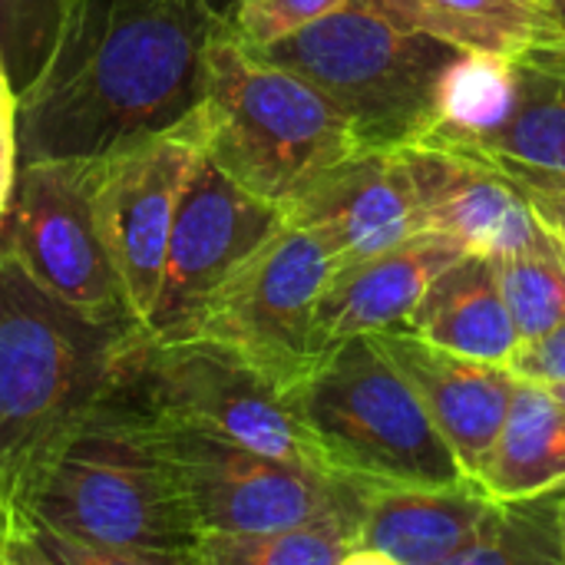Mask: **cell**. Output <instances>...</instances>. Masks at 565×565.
<instances>
[{"label":"cell","instance_id":"36","mask_svg":"<svg viewBox=\"0 0 565 565\" xmlns=\"http://www.w3.org/2000/svg\"><path fill=\"white\" fill-rule=\"evenodd\" d=\"M530 60H533V56H530ZM543 66H546V63H543ZM550 70H556V66H550ZM559 73H565V70H559Z\"/></svg>","mask_w":565,"mask_h":565},{"label":"cell","instance_id":"11","mask_svg":"<svg viewBox=\"0 0 565 565\" xmlns=\"http://www.w3.org/2000/svg\"><path fill=\"white\" fill-rule=\"evenodd\" d=\"M427 139L470 149L510 175L565 179V73L526 53H463Z\"/></svg>","mask_w":565,"mask_h":565},{"label":"cell","instance_id":"37","mask_svg":"<svg viewBox=\"0 0 565 565\" xmlns=\"http://www.w3.org/2000/svg\"><path fill=\"white\" fill-rule=\"evenodd\" d=\"M225 3H228V10H232V3H235V0H225Z\"/></svg>","mask_w":565,"mask_h":565},{"label":"cell","instance_id":"18","mask_svg":"<svg viewBox=\"0 0 565 565\" xmlns=\"http://www.w3.org/2000/svg\"><path fill=\"white\" fill-rule=\"evenodd\" d=\"M490 497L477 480L454 487H367L351 565H450L480 530Z\"/></svg>","mask_w":565,"mask_h":565},{"label":"cell","instance_id":"29","mask_svg":"<svg viewBox=\"0 0 565 565\" xmlns=\"http://www.w3.org/2000/svg\"><path fill=\"white\" fill-rule=\"evenodd\" d=\"M20 172V129H17V93L0 99V218L10 205Z\"/></svg>","mask_w":565,"mask_h":565},{"label":"cell","instance_id":"13","mask_svg":"<svg viewBox=\"0 0 565 565\" xmlns=\"http://www.w3.org/2000/svg\"><path fill=\"white\" fill-rule=\"evenodd\" d=\"M285 222L288 215L281 209L238 185L202 152L172 222L146 334L152 341L189 338L209 298Z\"/></svg>","mask_w":565,"mask_h":565},{"label":"cell","instance_id":"24","mask_svg":"<svg viewBox=\"0 0 565 565\" xmlns=\"http://www.w3.org/2000/svg\"><path fill=\"white\" fill-rule=\"evenodd\" d=\"M500 285L513 324L520 331V348L559 328L565 321V248L543 232L536 242L500 255Z\"/></svg>","mask_w":565,"mask_h":565},{"label":"cell","instance_id":"34","mask_svg":"<svg viewBox=\"0 0 565 565\" xmlns=\"http://www.w3.org/2000/svg\"><path fill=\"white\" fill-rule=\"evenodd\" d=\"M546 387H550V391H553V394H556V397H559V401H563V404H565V381H556V384H546Z\"/></svg>","mask_w":565,"mask_h":565},{"label":"cell","instance_id":"20","mask_svg":"<svg viewBox=\"0 0 565 565\" xmlns=\"http://www.w3.org/2000/svg\"><path fill=\"white\" fill-rule=\"evenodd\" d=\"M473 480L490 500L563 493L565 404L546 384L520 377L507 420Z\"/></svg>","mask_w":565,"mask_h":565},{"label":"cell","instance_id":"35","mask_svg":"<svg viewBox=\"0 0 565 565\" xmlns=\"http://www.w3.org/2000/svg\"><path fill=\"white\" fill-rule=\"evenodd\" d=\"M559 533H563V553H565V493H563V503H559Z\"/></svg>","mask_w":565,"mask_h":565},{"label":"cell","instance_id":"32","mask_svg":"<svg viewBox=\"0 0 565 565\" xmlns=\"http://www.w3.org/2000/svg\"><path fill=\"white\" fill-rule=\"evenodd\" d=\"M546 7H550L553 20L559 23V30L565 33V0H546Z\"/></svg>","mask_w":565,"mask_h":565},{"label":"cell","instance_id":"23","mask_svg":"<svg viewBox=\"0 0 565 565\" xmlns=\"http://www.w3.org/2000/svg\"><path fill=\"white\" fill-rule=\"evenodd\" d=\"M358 520H318L268 533L202 536L195 565H351Z\"/></svg>","mask_w":565,"mask_h":565},{"label":"cell","instance_id":"17","mask_svg":"<svg viewBox=\"0 0 565 565\" xmlns=\"http://www.w3.org/2000/svg\"><path fill=\"white\" fill-rule=\"evenodd\" d=\"M463 252L440 232H420L381 255L334 268L315 315V358L351 338L404 328L424 288Z\"/></svg>","mask_w":565,"mask_h":565},{"label":"cell","instance_id":"38","mask_svg":"<svg viewBox=\"0 0 565 565\" xmlns=\"http://www.w3.org/2000/svg\"><path fill=\"white\" fill-rule=\"evenodd\" d=\"M543 3H546V0H543Z\"/></svg>","mask_w":565,"mask_h":565},{"label":"cell","instance_id":"2","mask_svg":"<svg viewBox=\"0 0 565 565\" xmlns=\"http://www.w3.org/2000/svg\"><path fill=\"white\" fill-rule=\"evenodd\" d=\"M10 500L23 516L96 550L103 565H195L189 503L122 397L40 454Z\"/></svg>","mask_w":565,"mask_h":565},{"label":"cell","instance_id":"12","mask_svg":"<svg viewBox=\"0 0 565 565\" xmlns=\"http://www.w3.org/2000/svg\"><path fill=\"white\" fill-rule=\"evenodd\" d=\"M199 156L202 142L192 113L166 132L93 159L96 228L142 331L159 295L172 222Z\"/></svg>","mask_w":565,"mask_h":565},{"label":"cell","instance_id":"19","mask_svg":"<svg viewBox=\"0 0 565 565\" xmlns=\"http://www.w3.org/2000/svg\"><path fill=\"white\" fill-rule=\"evenodd\" d=\"M397 331L497 364H510L520 351V331L503 298L497 258L483 252H463L437 271Z\"/></svg>","mask_w":565,"mask_h":565},{"label":"cell","instance_id":"9","mask_svg":"<svg viewBox=\"0 0 565 565\" xmlns=\"http://www.w3.org/2000/svg\"><path fill=\"white\" fill-rule=\"evenodd\" d=\"M338 262L324 242L285 222L209 298L189 338H209L295 391L315 358V315Z\"/></svg>","mask_w":565,"mask_h":565},{"label":"cell","instance_id":"4","mask_svg":"<svg viewBox=\"0 0 565 565\" xmlns=\"http://www.w3.org/2000/svg\"><path fill=\"white\" fill-rule=\"evenodd\" d=\"M202 152L285 215L344 159L364 152L348 116L305 76L242 43L228 26L209 56L195 109Z\"/></svg>","mask_w":565,"mask_h":565},{"label":"cell","instance_id":"14","mask_svg":"<svg viewBox=\"0 0 565 565\" xmlns=\"http://www.w3.org/2000/svg\"><path fill=\"white\" fill-rule=\"evenodd\" d=\"M397 152L411 172L427 232H440L467 252L493 258L510 255L546 232L520 182L483 156L440 139H417Z\"/></svg>","mask_w":565,"mask_h":565},{"label":"cell","instance_id":"30","mask_svg":"<svg viewBox=\"0 0 565 565\" xmlns=\"http://www.w3.org/2000/svg\"><path fill=\"white\" fill-rule=\"evenodd\" d=\"M526 56H533L536 63H546V66L565 70V33L553 36V40H546V43H540V46H533Z\"/></svg>","mask_w":565,"mask_h":565},{"label":"cell","instance_id":"3","mask_svg":"<svg viewBox=\"0 0 565 565\" xmlns=\"http://www.w3.org/2000/svg\"><path fill=\"white\" fill-rule=\"evenodd\" d=\"M142 328L83 315L40 288L0 248V480L113 404L146 344Z\"/></svg>","mask_w":565,"mask_h":565},{"label":"cell","instance_id":"5","mask_svg":"<svg viewBox=\"0 0 565 565\" xmlns=\"http://www.w3.org/2000/svg\"><path fill=\"white\" fill-rule=\"evenodd\" d=\"M268 60L315 83L351 122L361 149H401L427 139L444 109L450 70L463 50L404 26L371 0L255 46Z\"/></svg>","mask_w":565,"mask_h":565},{"label":"cell","instance_id":"26","mask_svg":"<svg viewBox=\"0 0 565 565\" xmlns=\"http://www.w3.org/2000/svg\"><path fill=\"white\" fill-rule=\"evenodd\" d=\"M351 0H235L228 10V30L248 46H268Z\"/></svg>","mask_w":565,"mask_h":565},{"label":"cell","instance_id":"6","mask_svg":"<svg viewBox=\"0 0 565 565\" xmlns=\"http://www.w3.org/2000/svg\"><path fill=\"white\" fill-rule=\"evenodd\" d=\"M338 477L367 487H454L467 470L417 391L371 338L331 348L295 387Z\"/></svg>","mask_w":565,"mask_h":565},{"label":"cell","instance_id":"15","mask_svg":"<svg viewBox=\"0 0 565 565\" xmlns=\"http://www.w3.org/2000/svg\"><path fill=\"white\" fill-rule=\"evenodd\" d=\"M288 218L311 228L338 268L427 232L397 149H364L344 159L295 202Z\"/></svg>","mask_w":565,"mask_h":565},{"label":"cell","instance_id":"1","mask_svg":"<svg viewBox=\"0 0 565 565\" xmlns=\"http://www.w3.org/2000/svg\"><path fill=\"white\" fill-rule=\"evenodd\" d=\"M225 0H73L17 93L20 162L99 159L185 122L205 96Z\"/></svg>","mask_w":565,"mask_h":565},{"label":"cell","instance_id":"10","mask_svg":"<svg viewBox=\"0 0 565 565\" xmlns=\"http://www.w3.org/2000/svg\"><path fill=\"white\" fill-rule=\"evenodd\" d=\"M0 248L50 295L89 318L139 328L93 215V159L20 162Z\"/></svg>","mask_w":565,"mask_h":565},{"label":"cell","instance_id":"31","mask_svg":"<svg viewBox=\"0 0 565 565\" xmlns=\"http://www.w3.org/2000/svg\"><path fill=\"white\" fill-rule=\"evenodd\" d=\"M10 526H13V500H10V490L0 480V565H3V553H7Z\"/></svg>","mask_w":565,"mask_h":565},{"label":"cell","instance_id":"16","mask_svg":"<svg viewBox=\"0 0 565 565\" xmlns=\"http://www.w3.org/2000/svg\"><path fill=\"white\" fill-rule=\"evenodd\" d=\"M371 338L417 391L430 420L473 480L507 420L520 374L510 364L457 354L407 331H381Z\"/></svg>","mask_w":565,"mask_h":565},{"label":"cell","instance_id":"27","mask_svg":"<svg viewBox=\"0 0 565 565\" xmlns=\"http://www.w3.org/2000/svg\"><path fill=\"white\" fill-rule=\"evenodd\" d=\"M510 367L520 377H530V381H540V384L565 381V321L559 328H553L550 334H543L536 341H526L513 354Z\"/></svg>","mask_w":565,"mask_h":565},{"label":"cell","instance_id":"25","mask_svg":"<svg viewBox=\"0 0 565 565\" xmlns=\"http://www.w3.org/2000/svg\"><path fill=\"white\" fill-rule=\"evenodd\" d=\"M73 0H0V60L13 89H26L43 70Z\"/></svg>","mask_w":565,"mask_h":565},{"label":"cell","instance_id":"22","mask_svg":"<svg viewBox=\"0 0 565 565\" xmlns=\"http://www.w3.org/2000/svg\"><path fill=\"white\" fill-rule=\"evenodd\" d=\"M563 493L493 500L470 546L450 565H565L559 533Z\"/></svg>","mask_w":565,"mask_h":565},{"label":"cell","instance_id":"33","mask_svg":"<svg viewBox=\"0 0 565 565\" xmlns=\"http://www.w3.org/2000/svg\"><path fill=\"white\" fill-rule=\"evenodd\" d=\"M10 93H17V89H13V83H10V73H7L3 60H0V99H3V96H10Z\"/></svg>","mask_w":565,"mask_h":565},{"label":"cell","instance_id":"21","mask_svg":"<svg viewBox=\"0 0 565 565\" xmlns=\"http://www.w3.org/2000/svg\"><path fill=\"white\" fill-rule=\"evenodd\" d=\"M391 20L424 30L463 53L523 56L559 36L543 0H371Z\"/></svg>","mask_w":565,"mask_h":565},{"label":"cell","instance_id":"8","mask_svg":"<svg viewBox=\"0 0 565 565\" xmlns=\"http://www.w3.org/2000/svg\"><path fill=\"white\" fill-rule=\"evenodd\" d=\"M126 401V397H122ZM132 404V401H129ZM139 411L202 536L268 533L318 520H361V483L275 460L228 437Z\"/></svg>","mask_w":565,"mask_h":565},{"label":"cell","instance_id":"7","mask_svg":"<svg viewBox=\"0 0 565 565\" xmlns=\"http://www.w3.org/2000/svg\"><path fill=\"white\" fill-rule=\"evenodd\" d=\"M159 417L228 437L242 447L331 473L295 391L209 338H146L136 371L119 394Z\"/></svg>","mask_w":565,"mask_h":565},{"label":"cell","instance_id":"28","mask_svg":"<svg viewBox=\"0 0 565 565\" xmlns=\"http://www.w3.org/2000/svg\"><path fill=\"white\" fill-rule=\"evenodd\" d=\"M513 179L520 182L540 225L565 248V179H550V175H513Z\"/></svg>","mask_w":565,"mask_h":565}]
</instances>
